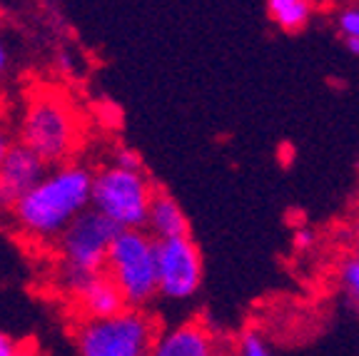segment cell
<instances>
[{
	"mask_svg": "<svg viewBox=\"0 0 359 356\" xmlns=\"http://www.w3.org/2000/svg\"><path fill=\"white\" fill-rule=\"evenodd\" d=\"M93 172L80 165H57L45 172L13 207L11 217L28 240L57 242L65 227L90 207Z\"/></svg>",
	"mask_w": 359,
	"mask_h": 356,
	"instance_id": "cell-1",
	"label": "cell"
},
{
	"mask_svg": "<svg viewBox=\"0 0 359 356\" xmlns=\"http://www.w3.org/2000/svg\"><path fill=\"white\" fill-rule=\"evenodd\" d=\"M118 232L120 224H115L95 207H88L67 224L65 232L57 237L60 282L67 292H75L93 274L105 272L107 249Z\"/></svg>",
	"mask_w": 359,
	"mask_h": 356,
	"instance_id": "cell-2",
	"label": "cell"
},
{
	"mask_svg": "<svg viewBox=\"0 0 359 356\" xmlns=\"http://www.w3.org/2000/svg\"><path fill=\"white\" fill-rule=\"evenodd\" d=\"M105 272L123 292L125 304L147 306L157 296V240L142 229H120L107 249Z\"/></svg>",
	"mask_w": 359,
	"mask_h": 356,
	"instance_id": "cell-3",
	"label": "cell"
},
{
	"mask_svg": "<svg viewBox=\"0 0 359 356\" xmlns=\"http://www.w3.org/2000/svg\"><path fill=\"white\" fill-rule=\"evenodd\" d=\"M155 324L142 309L125 306L110 317L85 319L75 331L80 356H145L155 344Z\"/></svg>",
	"mask_w": 359,
	"mask_h": 356,
	"instance_id": "cell-4",
	"label": "cell"
},
{
	"mask_svg": "<svg viewBox=\"0 0 359 356\" xmlns=\"http://www.w3.org/2000/svg\"><path fill=\"white\" fill-rule=\"evenodd\" d=\"M80 125L73 107L60 95H38L25 110L20 128V142L38 152L40 160L50 165H62L78 147Z\"/></svg>",
	"mask_w": 359,
	"mask_h": 356,
	"instance_id": "cell-5",
	"label": "cell"
},
{
	"mask_svg": "<svg viewBox=\"0 0 359 356\" xmlns=\"http://www.w3.org/2000/svg\"><path fill=\"white\" fill-rule=\"evenodd\" d=\"M155 189L142 170L107 165L93 174L90 207L110 217L120 229H145Z\"/></svg>",
	"mask_w": 359,
	"mask_h": 356,
	"instance_id": "cell-6",
	"label": "cell"
},
{
	"mask_svg": "<svg viewBox=\"0 0 359 356\" xmlns=\"http://www.w3.org/2000/svg\"><path fill=\"white\" fill-rule=\"evenodd\" d=\"M202 284V256L190 234L157 240V294L182 301L197 294Z\"/></svg>",
	"mask_w": 359,
	"mask_h": 356,
	"instance_id": "cell-7",
	"label": "cell"
},
{
	"mask_svg": "<svg viewBox=\"0 0 359 356\" xmlns=\"http://www.w3.org/2000/svg\"><path fill=\"white\" fill-rule=\"evenodd\" d=\"M48 172V165L25 142L11 145L0 167V214H11L25 192Z\"/></svg>",
	"mask_w": 359,
	"mask_h": 356,
	"instance_id": "cell-8",
	"label": "cell"
},
{
	"mask_svg": "<svg viewBox=\"0 0 359 356\" xmlns=\"http://www.w3.org/2000/svg\"><path fill=\"white\" fill-rule=\"evenodd\" d=\"M217 351L215 336L200 322H185L155 336L150 354L155 356H210Z\"/></svg>",
	"mask_w": 359,
	"mask_h": 356,
	"instance_id": "cell-9",
	"label": "cell"
},
{
	"mask_svg": "<svg viewBox=\"0 0 359 356\" xmlns=\"http://www.w3.org/2000/svg\"><path fill=\"white\" fill-rule=\"evenodd\" d=\"M73 296L78 299V306L88 319L110 317V314L123 312L128 306L123 292L118 289V284L112 282V277L107 272H97L93 277H88L73 292Z\"/></svg>",
	"mask_w": 359,
	"mask_h": 356,
	"instance_id": "cell-10",
	"label": "cell"
},
{
	"mask_svg": "<svg viewBox=\"0 0 359 356\" xmlns=\"http://www.w3.org/2000/svg\"><path fill=\"white\" fill-rule=\"evenodd\" d=\"M145 227L155 240H170V237L190 234V222H187L182 207L170 195H165V192H155L152 195Z\"/></svg>",
	"mask_w": 359,
	"mask_h": 356,
	"instance_id": "cell-11",
	"label": "cell"
},
{
	"mask_svg": "<svg viewBox=\"0 0 359 356\" xmlns=\"http://www.w3.org/2000/svg\"><path fill=\"white\" fill-rule=\"evenodd\" d=\"M267 13L287 33H297L312 18V3L309 0H267Z\"/></svg>",
	"mask_w": 359,
	"mask_h": 356,
	"instance_id": "cell-12",
	"label": "cell"
},
{
	"mask_svg": "<svg viewBox=\"0 0 359 356\" xmlns=\"http://www.w3.org/2000/svg\"><path fill=\"white\" fill-rule=\"evenodd\" d=\"M237 354L267 356V354H272V346H269L267 336H264L259 329H247V331L240 334V339H237Z\"/></svg>",
	"mask_w": 359,
	"mask_h": 356,
	"instance_id": "cell-13",
	"label": "cell"
},
{
	"mask_svg": "<svg viewBox=\"0 0 359 356\" xmlns=\"http://www.w3.org/2000/svg\"><path fill=\"white\" fill-rule=\"evenodd\" d=\"M339 279H342L344 294H347L349 301L359 309V256H349L347 262L342 264Z\"/></svg>",
	"mask_w": 359,
	"mask_h": 356,
	"instance_id": "cell-14",
	"label": "cell"
},
{
	"mask_svg": "<svg viewBox=\"0 0 359 356\" xmlns=\"http://www.w3.org/2000/svg\"><path fill=\"white\" fill-rule=\"evenodd\" d=\"M112 165H118V167H128V170H142V157L133 150V147H115L112 152Z\"/></svg>",
	"mask_w": 359,
	"mask_h": 356,
	"instance_id": "cell-15",
	"label": "cell"
},
{
	"mask_svg": "<svg viewBox=\"0 0 359 356\" xmlns=\"http://www.w3.org/2000/svg\"><path fill=\"white\" fill-rule=\"evenodd\" d=\"M339 30L344 38H359V8H347L339 15Z\"/></svg>",
	"mask_w": 359,
	"mask_h": 356,
	"instance_id": "cell-16",
	"label": "cell"
},
{
	"mask_svg": "<svg viewBox=\"0 0 359 356\" xmlns=\"http://www.w3.org/2000/svg\"><path fill=\"white\" fill-rule=\"evenodd\" d=\"M314 240H317V237H314V232L309 227H299L297 232H294V247H297V249H309V247L314 245Z\"/></svg>",
	"mask_w": 359,
	"mask_h": 356,
	"instance_id": "cell-17",
	"label": "cell"
},
{
	"mask_svg": "<svg viewBox=\"0 0 359 356\" xmlns=\"http://www.w3.org/2000/svg\"><path fill=\"white\" fill-rule=\"evenodd\" d=\"M18 354H20V346H18V341L0 331V356H18Z\"/></svg>",
	"mask_w": 359,
	"mask_h": 356,
	"instance_id": "cell-18",
	"label": "cell"
},
{
	"mask_svg": "<svg viewBox=\"0 0 359 356\" xmlns=\"http://www.w3.org/2000/svg\"><path fill=\"white\" fill-rule=\"evenodd\" d=\"M11 135L6 132V130L0 128V167H3V160H6V155H8V150H11Z\"/></svg>",
	"mask_w": 359,
	"mask_h": 356,
	"instance_id": "cell-19",
	"label": "cell"
},
{
	"mask_svg": "<svg viewBox=\"0 0 359 356\" xmlns=\"http://www.w3.org/2000/svg\"><path fill=\"white\" fill-rule=\"evenodd\" d=\"M344 45L352 55H359V38H344Z\"/></svg>",
	"mask_w": 359,
	"mask_h": 356,
	"instance_id": "cell-20",
	"label": "cell"
},
{
	"mask_svg": "<svg viewBox=\"0 0 359 356\" xmlns=\"http://www.w3.org/2000/svg\"><path fill=\"white\" fill-rule=\"evenodd\" d=\"M8 67V50H6V45H3V40H0V73Z\"/></svg>",
	"mask_w": 359,
	"mask_h": 356,
	"instance_id": "cell-21",
	"label": "cell"
},
{
	"mask_svg": "<svg viewBox=\"0 0 359 356\" xmlns=\"http://www.w3.org/2000/svg\"><path fill=\"white\" fill-rule=\"evenodd\" d=\"M309 3H312V6H320V3H325V0H309Z\"/></svg>",
	"mask_w": 359,
	"mask_h": 356,
	"instance_id": "cell-22",
	"label": "cell"
}]
</instances>
